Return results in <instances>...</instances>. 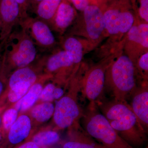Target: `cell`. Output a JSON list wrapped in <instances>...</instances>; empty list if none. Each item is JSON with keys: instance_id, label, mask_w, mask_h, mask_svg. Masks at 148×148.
Here are the masks:
<instances>
[{"instance_id": "f35d334b", "label": "cell", "mask_w": 148, "mask_h": 148, "mask_svg": "<svg viewBox=\"0 0 148 148\" xmlns=\"http://www.w3.org/2000/svg\"><path fill=\"white\" fill-rule=\"evenodd\" d=\"M148 148V147H147V148Z\"/></svg>"}, {"instance_id": "7a4b0ae2", "label": "cell", "mask_w": 148, "mask_h": 148, "mask_svg": "<svg viewBox=\"0 0 148 148\" xmlns=\"http://www.w3.org/2000/svg\"><path fill=\"white\" fill-rule=\"evenodd\" d=\"M19 26L21 29L12 31L5 47L3 69L7 74L31 65L37 58L36 46L25 28Z\"/></svg>"}, {"instance_id": "8fae6325", "label": "cell", "mask_w": 148, "mask_h": 148, "mask_svg": "<svg viewBox=\"0 0 148 148\" xmlns=\"http://www.w3.org/2000/svg\"><path fill=\"white\" fill-rule=\"evenodd\" d=\"M130 105L133 113L147 132L148 128V88L147 83L136 87L131 95Z\"/></svg>"}, {"instance_id": "836d02e7", "label": "cell", "mask_w": 148, "mask_h": 148, "mask_svg": "<svg viewBox=\"0 0 148 148\" xmlns=\"http://www.w3.org/2000/svg\"><path fill=\"white\" fill-rule=\"evenodd\" d=\"M4 52V51H3ZM4 66V59H3V52L2 54L0 55V73H1L3 68Z\"/></svg>"}, {"instance_id": "e575fe53", "label": "cell", "mask_w": 148, "mask_h": 148, "mask_svg": "<svg viewBox=\"0 0 148 148\" xmlns=\"http://www.w3.org/2000/svg\"><path fill=\"white\" fill-rule=\"evenodd\" d=\"M41 1H42V0H29V7L31 4L32 5L33 7H35L36 5H37V4Z\"/></svg>"}, {"instance_id": "d590c367", "label": "cell", "mask_w": 148, "mask_h": 148, "mask_svg": "<svg viewBox=\"0 0 148 148\" xmlns=\"http://www.w3.org/2000/svg\"><path fill=\"white\" fill-rule=\"evenodd\" d=\"M1 21H0V31H1Z\"/></svg>"}, {"instance_id": "4dcf8cb0", "label": "cell", "mask_w": 148, "mask_h": 148, "mask_svg": "<svg viewBox=\"0 0 148 148\" xmlns=\"http://www.w3.org/2000/svg\"><path fill=\"white\" fill-rule=\"evenodd\" d=\"M14 148H39L34 142L30 140H27L26 142L20 144L16 146Z\"/></svg>"}, {"instance_id": "f1b7e54d", "label": "cell", "mask_w": 148, "mask_h": 148, "mask_svg": "<svg viewBox=\"0 0 148 148\" xmlns=\"http://www.w3.org/2000/svg\"><path fill=\"white\" fill-rule=\"evenodd\" d=\"M7 75V74L4 71L3 68L2 71L0 73V99L2 97L6 89L8 79Z\"/></svg>"}, {"instance_id": "2e32d148", "label": "cell", "mask_w": 148, "mask_h": 148, "mask_svg": "<svg viewBox=\"0 0 148 148\" xmlns=\"http://www.w3.org/2000/svg\"><path fill=\"white\" fill-rule=\"evenodd\" d=\"M51 77H52L48 74L45 73L41 75L36 82L29 88L26 94L14 104V108L18 112H21L30 110L39 99L40 95L43 88L42 82L45 79Z\"/></svg>"}, {"instance_id": "6da1fadb", "label": "cell", "mask_w": 148, "mask_h": 148, "mask_svg": "<svg viewBox=\"0 0 148 148\" xmlns=\"http://www.w3.org/2000/svg\"><path fill=\"white\" fill-rule=\"evenodd\" d=\"M81 119L84 129L103 148H134L118 134L95 102L89 103Z\"/></svg>"}, {"instance_id": "d6986e66", "label": "cell", "mask_w": 148, "mask_h": 148, "mask_svg": "<svg viewBox=\"0 0 148 148\" xmlns=\"http://www.w3.org/2000/svg\"><path fill=\"white\" fill-rule=\"evenodd\" d=\"M62 0H42L35 7L38 19L52 25L57 10Z\"/></svg>"}, {"instance_id": "7402d4cb", "label": "cell", "mask_w": 148, "mask_h": 148, "mask_svg": "<svg viewBox=\"0 0 148 148\" xmlns=\"http://www.w3.org/2000/svg\"><path fill=\"white\" fill-rule=\"evenodd\" d=\"M64 50L75 65L81 61L83 57V47L81 42L76 38L69 37L64 43Z\"/></svg>"}, {"instance_id": "8d00e7d4", "label": "cell", "mask_w": 148, "mask_h": 148, "mask_svg": "<svg viewBox=\"0 0 148 148\" xmlns=\"http://www.w3.org/2000/svg\"><path fill=\"white\" fill-rule=\"evenodd\" d=\"M49 147H46V148H50Z\"/></svg>"}, {"instance_id": "5b68a950", "label": "cell", "mask_w": 148, "mask_h": 148, "mask_svg": "<svg viewBox=\"0 0 148 148\" xmlns=\"http://www.w3.org/2000/svg\"><path fill=\"white\" fill-rule=\"evenodd\" d=\"M109 121L118 134L132 147H141L147 141V131L134 113L121 119Z\"/></svg>"}, {"instance_id": "4316f807", "label": "cell", "mask_w": 148, "mask_h": 148, "mask_svg": "<svg viewBox=\"0 0 148 148\" xmlns=\"http://www.w3.org/2000/svg\"><path fill=\"white\" fill-rule=\"evenodd\" d=\"M19 5L21 14V21H23L28 17L27 13L29 8V0H16Z\"/></svg>"}, {"instance_id": "603a6c76", "label": "cell", "mask_w": 148, "mask_h": 148, "mask_svg": "<svg viewBox=\"0 0 148 148\" xmlns=\"http://www.w3.org/2000/svg\"><path fill=\"white\" fill-rule=\"evenodd\" d=\"M130 40L140 44L145 48L148 47V25L142 24L138 26H133L128 32Z\"/></svg>"}, {"instance_id": "52a82bcc", "label": "cell", "mask_w": 148, "mask_h": 148, "mask_svg": "<svg viewBox=\"0 0 148 148\" xmlns=\"http://www.w3.org/2000/svg\"><path fill=\"white\" fill-rule=\"evenodd\" d=\"M19 24L25 28L36 47L48 50L54 46L55 37L49 25L44 21L29 16Z\"/></svg>"}, {"instance_id": "f546056e", "label": "cell", "mask_w": 148, "mask_h": 148, "mask_svg": "<svg viewBox=\"0 0 148 148\" xmlns=\"http://www.w3.org/2000/svg\"><path fill=\"white\" fill-rule=\"evenodd\" d=\"M75 7L78 10L83 11L88 5V0H70Z\"/></svg>"}, {"instance_id": "ac0fdd59", "label": "cell", "mask_w": 148, "mask_h": 148, "mask_svg": "<svg viewBox=\"0 0 148 148\" xmlns=\"http://www.w3.org/2000/svg\"><path fill=\"white\" fill-rule=\"evenodd\" d=\"M75 16L73 7L69 3L62 1L58 7L52 25L56 30L63 32L71 25Z\"/></svg>"}, {"instance_id": "e0dca14e", "label": "cell", "mask_w": 148, "mask_h": 148, "mask_svg": "<svg viewBox=\"0 0 148 148\" xmlns=\"http://www.w3.org/2000/svg\"><path fill=\"white\" fill-rule=\"evenodd\" d=\"M41 75H39L36 69L31 65L16 69L12 73L8 79L6 88H10L18 85L32 86Z\"/></svg>"}, {"instance_id": "9a60e30c", "label": "cell", "mask_w": 148, "mask_h": 148, "mask_svg": "<svg viewBox=\"0 0 148 148\" xmlns=\"http://www.w3.org/2000/svg\"><path fill=\"white\" fill-rule=\"evenodd\" d=\"M95 103L99 111L108 121L120 119L133 112L127 101H119L114 98L111 101H99Z\"/></svg>"}, {"instance_id": "4fadbf2b", "label": "cell", "mask_w": 148, "mask_h": 148, "mask_svg": "<svg viewBox=\"0 0 148 148\" xmlns=\"http://www.w3.org/2000/svg\"><path fill=\"white\" fill-rule=\"evenodd\" d=\"M44 64L45 65V74L51 77L53 74H56V77L58 78L64 76L75 65L64 50L44 58Z\"/></svg>"}, {"instance_id": "30bf717a", "label": "cell", "mask_w": 148, "mask_h": 148, "mask_svg": "<svg viewBox=\"0 0 148 148\" xmlns=\"http://www.w3.org/2000/svg\"><path fill=\"white\" fill-rule=\"evenodd\" d=\"M103 15L105 29L111 35L127 33L134 24V16L129 12L109 10Z\"/></svg>"}, {"instance_id": "83f0119b", "label": "cell", "mask_w": 148, "mask_h": 148, "mask_svg": "<svg viewBox=\"0 0 148 148\" xmlns=\"http://www.w3.org/2000/svg\"><path fill=\"white\" fill-rule=\"evenodd\" d=\"M140 17L146 22H148V0H140V7L139 9Z\"/></svg>"}, {"instance_id": "ffe728a7", "label": "cell", "mask_w": 148, "mask_h": 148, "mask_svg": "<svg viewBox=\"0 0 148 148\" xmlns=\"http://www.w3.org/2000/svg\"><path fill=\"white\" fill-rule=\"evenodd\" d=\"M60 140V135L57 131L48 130L36 132L28 140L34 143L39 148H42L54 145Z\"/></svg>"}, {"instance_id": "cb8c5ba5", "label": "cell", "mask_w": 148, "mask_h": 148, "mask_svg": "<svg viewBox=\"0 0 148 148\" xmlns=\"http://www.w3.org/2000/svg\"><path fill=\"white\" fill-rule=\"evenodd\" d=\"M18 112L15 108H9L5 110L2 116V124L3 130L5 133L8 131L18 116Z\"/></svg>"}, {"instance_id": "5bb4252c", "label": "cell", "mask_w": 148, "mask_h": 148, "mask_svg": "<svg viewBox=\"0 0 148 148\" xmlns=\"http://www.w3.org/2000/svg\"><path fill=\"white\" fill-rule=\"evenodd\" d=\"M79 121L69 127L70 140L63 144V148H104L82 127Z\"/></svg>"}, {"instance_id": "d6a6232c", "label": "cell", "mask_w": 148, "mask_h": 148, "mask_svg": "<svg viewBox=\"0 0 148 148\" xmlns=\"http://www.w3.org/2000/svg\"><path fill=\"white\" fill-rule=\"evenodd\" d=\"M7 39L3 40L0 41V55L2 54L4 50L5 47L6 42Z\"/></svg>"}, {"instance_id": "1f68e13d", "label": "cell", "mask_w": 148, "mask_h": 148, "mask_svg": "<svg viewBox=\"0 0 148 148\" xmlns=\"http://www.w3.org/2000/svg\"><path fill=\"white\" fill-rule=\"evenodd\" d=\"M64 89L59 86H56L53 94V99L54 101H57L64 96Z\"/></svg>"}, {"instance_id": "74e56055", "label": "cell", "mask_w": 148, "mask_h": 148, "mask_svg": "<svg viewBox=\"0 0 148 148\" xmlns=\"http://www.w3.org/2000/svg\"><path fill=\"white\" fill-rule=\"evenodd\" d=\"M1 135H0V140H1Z\"/></svg>"}, {"instance_id": "d4e9b609", "label": "cell", "mask_w": 148, "mask_h": 148, "mask_svg": "<svg viewBox=\"0 0 148 148\" xmlns=\"http://www.w3.org/2000/svg\"><path fill=\"white\" fill-rule=\"evenodd\" d=\"M56 86L52 83H48L43 88L39 99L42 102H52L54 101L53 94Z\"/></svg>"}, {"instance_id": "3957f363", "label": "cell", "mask_w": 148, "mask_h": 148, "mask_svg": "<svg viewBox=\"0 0 148 148\" xmlns=\"http://www.w3.org/2000/svg\"><path fill=\"white\" fill-rule=\"evenodd\" d=\"M105 86L110 91L114 99L127 101L137 87L135 66L132 59L123 55L110 64L106 72Z\"/></svg>"}, {"instance_id": "484cf974", "label": "cell", "mask_w": 148, "mask_h": 148, "mask_svg": "<svg viewBox=\"0 0 148 148\" xmlns=\"http://www.w3.org/2000/svg\"><path fill=\"white\" fill-rule=\"evenodd\" d=\"M138 69L141 72L142 77L147 79L148 71V53H144L139 59L138 63Z\"/></svg>"}, {"instance_id": "8992f818", "label": "cell", "mask_w": 148, "mask_h": 148, "mask_svg": "<svg viewBox=\"0 0 148 148\" xmlns=\"http://www.w3.org/2000/svg\"><path fill=\"white\" fill-rule=\"evenodd\" d=\"M110 65L102 64L94 66L87 72L84 77L82 90L83 96L89 102L96 103L101 100L106 72Z\"/></svg>"}, {"instance_id": "ba28073f", "label": "cell", "mask_w": 148, "mask_h": 148, "mask_svg": "<svg viewBox=\"0 0 148 148\" xmlns=\"http://www.w3.org/2000/svg\"><path fill=\"white\" fill-rule=\"evenodd\" d=\"M0 41L8 38L21 21L20 8L16 0H0Z\"/></svg>"}, {"instance_id": "7c38bea8", "label": "cell", "mask_w": 148, "mask_h": 148, "mask_svg": "<svg viewBox=\"0 0 148 148\" xmlns=\"http://www.w3.org/2000/svg\"><path fill=\"white\" fill-rule=\"evenodd\" d=\"M83 11L88 36L92 40L98 39L105 29L103 12L95 5H88Z\"/></svg>"}, {"instance_id": "44dd1931", "label": "cell", "mask_w": 148, "mask_h": 148, "mask_svg": "<svg viewBox=\"0 0 148 148\" xmlns=\"http://www.w3.org/2000/svg\"><path fill=\"white\" fill-rule=\"evenodd\" d=\"M31 109L30 117L37 122L44 123L53 116L54 105L52 102H42Z\"/></svg>"}, {"instance_id": "277c9868", "label": "cell", "mask_w": 148, "mask_h": 148, "mask_svg": "<svg viewBox=\"0 0 148 148\" xmlns=\"http://www.w3.org/2000/svg\"><path fill=\"white\" fill-rule=\"evenodd\" d=\"M79 92L70 89L59 100L56 101L53 117L57 128H69L77 122L79 121L84 111L78 102Z\"/></svg>"}, {"instance_id": "9c48e42d", "label": "cell", "mask_w": 148, "mask_h": 148, "mask_svg": "<svg viewBox=\"0 0 148 148\" xmlns=\"http://www.w3.org/2000/svg\"><path fill=\"white\" fill-rule=\"evenodd\" d=\"M32 130L31 117L24 114L19 116L6 133L4 140L0 142V148H11L21 144L30 137Z\"/></svg>"}]
</instances>
